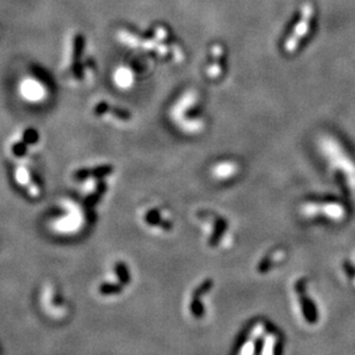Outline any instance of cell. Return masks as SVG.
I'll return each instance as SVG.
<instances>
[{
	"label": "cell",
	"mask_w": 355,
	"mask_h": 355,
	"mask_svg": "<svg viewBox=\"0 0 355 355\" xmlns=\"http://www.w3.org/2000/svg\"><path fill=\"white\" fill-rule=\"evenodd\" d=\"M135 81H137V73L132 66L121 64L113 69V86H116L120 90H130L135 86Z\"/></svg>",
	"instance_id": "ba28073f"
},
{
	"label": "cell",
	"mask_w": 355,
	"mask_h": 355,
	"mask_svg": "<svg viewBox=\"0 0 355 355\" xmlns=\"http://www.w3.org/2000/svg\"><path fill=\"white\" fill-rule=\"evenodd\" d=\"M144 220L151 227L161 226V229H164V223H168V220H165V215L161 209L156 208L148 209L147 211L144 212Z\"/></svg>",
	"instance_id": "7c38bea8"
},
{
	"label": "cell",
	"mask_w": 355,
	"mask_h": 355,
	"mask_svg": "<svg viewBox=\"0 0 355 355\" xmlns=\"http://www.w3.org/2000/svg\"><path fill=\"white\" fill-rule=\"evenodd\" d=\"M198 97L196 92L187 90L180 98L175 102L171 109V119L175 126L188 135H194L205 128L203 119L195 118V106L198 105Z\"/></svg>",
	"instance_id": "52a82bcc"
},
{
	"label": "cell",
	"mask_w": 355,
	"mask_h": 355,
	"mask_svg": "<svg viewBox=\"0 0 355 355\" xmlns=\"http://www.w3.org/2000/svg\"><path fill=\"white\" fill-rule=\"evenodd\" d=\"M240 171V166L236 161L225 159L214 164L211 168V175L216 180L227 181L233 179Z\"/></svg>",
	"instance_id": "30bf717a"
},
{
	"label": "cell",
	"mask_w": 355,
	"mask_h": 355,
	"mask_svg": "<svg viewBox=\"0 0 355 355\" xmlns=\"http://www.w3.org/2000/svg\"><path fill=\"white\" fill-rule=\"evenodd\" d=\"M12 163L13 166L10 168V178L17 191L31 201H37L43 198L45 191L44 180L41 168L36 163V158Z\"/></svg>",
	"instance_id": "5b68a950"
},
{
	"label": "cell",
	"mask_w": 355,
	"mask_h": 355,
	"mask_svg": "<svg viewBox=\"0 0 355 355\" xmlns=\"http://www.w3.org/2000/svg\"><path fill=\"white\" fill-rule=\"evenodd\" d=\"M92 205L76 193L66 196L57 203L52 224L62 233H74L88 223Z\"/></svg>",
	"instance_id": "3957f363"
},
{
	"label": "cell",
	"mask_w": 355,
	"mask_h": 355,
	"mask_svg": "<svg viewBox=\"0 0 355 355\" xmlns=\"http://www.w3.org/2000/svg\"><path fill=\"white\" fill-rule=\"evenodd\" d=\"M17 95L29 105H44L51 101L55 86L48 73L31 67L17 80Z\"/></svg>",
	"instance_id": "277c9868"
},
{
	"label": "cell",
	"mask_w": 355,
	"mask_h": 355,
	"mask_svg": "<svg viewBox=\"0 0 355 355\" xmlns=\"http://www.w3.org/2000/svg\"><path fill=\"white\" fill-rule=\"evenodd\" d=\"M212 59L214 60L209 64L207 74L211 79H217L224 72V69H225V66H224V64H225L224 52H223L222 49L219 48V46H216V49H214V57H212Z\"/></svg>",
	"instance_id": "8fae6325"
},
{
	"label": "cell",
	"mask_w": 355,
	"mask_h": 355,
	"mask_svg": "<svg viewBox=\"0 0 355 355\" xmlns=\"http://www.w3.org/2000/svg\"><path fill=\"white\" fill-rule=\"evenodd\" d=\"M92 113L95 118L106 120H126L128 118L126 111L116 109V106L110 105L107 101H98L92 106Z\"/></svg>",
	"instance_id": "9c48e42d"
},
{
	"label": "cell",
	"mask_w": 355,
	"mask_h": 355,
	"mask_svg": "<svg viewBox=\"0 0 355 355\" xmlns=\"http://www.w3.org/2000/svg\"><path fill=\"white\" fill-rule=\"evenodd\" d=\"M42 137L33 126L20 127L12 134L6 144V156L10 162L31 159L41 150Z\"/></svg>",
	"instance_id": "8992f818"
},
{
	"label": "cell",
	"mask_w": 355,
	"mask_h": 355,
	"mask_svg": "<svg viewBox=\"0 0 355 355\" xmlns=\"http://www.w3.org/2000/svg\"><path fill=\"white\" fill-rule=\"evenodd\" d=\"M97 64L90 55L86 40L81 35L69 36L60 62L62 79L74 89L86 88L95 79Z\"/></svg>",
	"instance_id": "6da1fadb"
},
{
	"label": "cell",
	"mask_w": 355,
	"mask_h": 355,
	"mask_svg": "<svg viewBox=\"0 0 355 355\" xmlns=\"http://www.w3.org/2000/svg\"><path fill=\"white\" fill-rule=\"evenodd\" d=\"M112 168L102 166H83L76 168L71 175L76 194L85 198L90 205H95L107 191V179Z\"/></svg>",
	"instance_id": "7a4b0ae2"
}]
</instances>
